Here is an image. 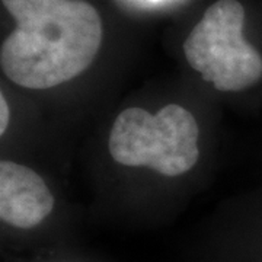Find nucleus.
Returning a JSON list of instances; mask_svg holds the SVG:
<instances>
[{
	"label": "nucleus",
	"instance_id": "4",
	"mask_svg": "<svg viewBox=\"0 0 262 262\" xmlns=\"http://www.w3.org/2000/svg\"><path fill=\"white\" fill-rule=\"evenodd\" d=\"M54 208V196L35 170L10 160L0 163V219L3 223L32 229Z\"/></svg>",
	"mask_w": 262,
	"mask_h": 262
},
{
	"label": "nucleus",
	"instance_id": "5",
	"mask_svg": "<svg viewBox=\"0 0 262 262\" xmlns=\"http://www.w3.org/2000/svg\"><path fill=\"white\" fill-rule=\"evenodd\" d=\"M9 105L6 102L5 95H0V134L3 136L6 133V128L9 125Z\"/></svg>",
	"mask_w": 262,
	"mask_h": 262
},
{
	"label": "nucleus",
	"instance_id": "3",
	"mask_svg": "<svg viewBox=\"0 0 262 262\" xmlns=\"http://www.w3.org/2000/svg\"><path fill=\"white\" fill-rule=\"evenodd\" d=\"M245 9L217 0L184 42L188 64L220 92H239L262 79V57L244 38Z\"/></svg>",
	"mask_w": 262,
	"mask_h": 262
},
{
	"label": "nucleus",
	"instance_id": "2",
	"mask_svg": "<svg viewBox=\"0 0 262 262\" xmlns=\"http://www.w3.org/2000/svg\"><path fill=\"white\" fill-rule=\"evenodd\" d=\"M198 136L195 117L184 106L169 103L158 114L141 108L124 110L114 121L108 144L120 165L179 177L195 166Z\"/></svg>",
	"mask_w": 262,
	"mask_h": 262
},
{
	"label": "nucleus",
	"instance_id": "6",
	"mask_svg": "<svg viewBox=\"0 0 262 262\" xmlns=\"http://www.w3.org/2000/svg\"><path fill=\"white\" fill-rule=\"evenodd\" d=\"M151 2H158V0H151Z\"/></svg>",
	"mask_w": 262,
	"mask_h": 262
},
{
	"label": "nucleus",
	"instance_id": "1",
	"mask_svg": "<svg viewBox=\"0 0 262 262\" xmlns=\"http://www.w3.org/2000/svg\"><path fill=\"white\" fill-rule=\"evenodd\" d=\"M16 28L0 48L3 73L18 86L44 91L92 64L102 42L98 10L84 0H2Z\"/></svg>",
	"mask_w": 262,
	"mask_h": 262
}]
</instances>
